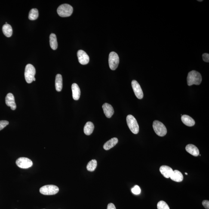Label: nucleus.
<instances>
[{
  "instance_id": "obj_15",
  "label": "nucleus",
  "mask_w": 209,
  "mask_h": 209,
  "mask_svg": "<svg viewBox=\"0 0 209 209\" xmlns=\"http://www.w3.org/2000/svg\"><path fill=\"white\" fill-rule=\"evenodd\" d=\"M186 149L188 153L195 157L198 156L199 155V150L195 145L189 144L187 145Z\"/></svg>"
},
{
  "instance_id": "obj_13",
  "label": "nucleus",
  "mask_w": 209,
  "mask_h": 209,
  "mask_svg": "<svg viewBox=\"0 0 209 209\" xmlns=\"http://www.w3.org/2000/svg\"><path fill=\"white\" fill-rule=\"evenodd\" d=\"M160 171L161 174L166 178L170 177L173 170L171 167L167 165H163L160 167Z\"/></svg>"
},
{
  "instance_id": "obj_28",
  "label": "nucleus",
  "mask_w": 209,
  "mask_h": 209,
  "mask_svg": "<svg viewBox=\"0 0 209 209\" xmlns=\"http://www.w3.org/2000/svg\"><path fill=\"white\" fill-rule=\"evenodd\" d=\"M202 57L203 60L204 62H207V63H209V54H207V53H204V54H203Z\"/></svg>"
},
{
  "instance_id": "obj_12",
  "label": "nucleus",
  "mask_w": 209,
  "mask_h": 209,
  "mask_svg": "<svg viewBox=\"0 0 209 209\" xmlns=\"http://www.w3.org/2000/svg\"><path fill=\"white\" fill-rule=\"evenodd\" d=\"M104 113L106 118H111L113 115L114 111L113 107L111 105L108 103H105L102 106Z\"/></svg>"
},
{
  "instance_id": "obj_1",
  "label": "nucleus",
  "mask_w": 209,
  "mask_h": 209,
  "mask_svg": "<svg viewBox=\"0 0 209 209\" xmlns=\"http://www.w3.org/2000/svg\"><path fill=\"white\" fill-rule=\"evenodd\" d=\"M202 80L201 74L196 71H191L188 74L187 83L188 86H191L193 84L199 85L201 84Z\"/></svg>"
},
{
  "instance_id": "obj_21",
  "label": "nucleus",
  "mask_w": 209,
  "mask_h": 209,
  "mask_svg": "<svg viewBox=\"0 0 209 209\" xmlns=\"http://www.w3.org/2000/svg\"><path fill=\"white\" fill-rule=\"evenodd\" d=\"M2 32L4 35L7 37H10L13 34V29L11 26L8 24H5L2 27Z\"/></svg>"
},
{
  "instance_id": "obj_6",
  "label": "nucleus",
  "mask_w": 209,
  "mask_h": 209,
  "mask_svg": "<svg viewBox=\"0 0 209 209\" xmlns=\"http://www.w3.org/2000/svg\"><path fill=\"white\" fill-rule=\"evenodd\" d=\"M59 189L57 186L53 185H45L40 189V192L41 194L45 195H56L58 192Z\"/></svg>"
},
{
  "instance_id": "obj_27",
  "label": "nucleus",
  "mask_w": 209,
  "mask_h": 209,
  "mask_svg": "<svg viewBox=\"0 0 209 209\" xmlns=\"http://www.w3.org/2000/svg\"><path fill=\"white\" fill-rule=\"evenodd\" d=\"M9 123L7 121H0V130H2L4 127L8 125Z\"/></svg>"
},
{
  "instance_id": "obj_10",
  "label": "nucleus",
  "mask_w": 209,
  "mask_h": 209,
  "mask_svg": "<svg viewBox=\"0 0 209 209\" xmlns=\"http://www.w3.org/2000/svg\"><path fill=\"white\" fill-rule=\"evenodd\" d=\"M78 61L82 65L88 64L90 61V58L88 54L83 50H78L77 52Z\"/></svg>"
},
{
  "instance_id": "obj_30",
  "label": "nucleus",
  "mask_w": 209,
  "mask_h": 209,
  "mask_svg": "<svg viewBox=\"0 0 209 209\" xmlns=\"http://www.w3.org/2000/svg\"><path fill=\"white\" fill-rule=\"evenodd\" d=\"M107 209H116V207H115L114 204L112 203H110L107 206Z\"/></svg>"
},
{
  "instance_id": "obj_23",
  "label": "nucleus",
  "mask_w": 209,
  "mask_h": 209,
  "mask_svg": "<svg viewBox=\"0 0 209 209\" xmlns=\"http://www.w3.org/2000/svg\"><path fill=\"white\" fill-rule=\"evenodd\" d=\"M39 15L37 9L36 8L32 9L29 11V18L31 20H35L38 18Z\"/></svg>"
},
{
  "instance_id": "obj_22",
  "label": "nucleus",
  "mask_w": 209,
  "mask_h": 209,
  "mask_svg": "<svg viewBox=\"0 0 209 209\" xmlns=\"http://www.w3.org/2000/svg\"><path fill=\"white\" fill-rule=\"evenodd\" d=\"M50 47L53 50L57 49L58 47V44L57 37L54 33L50 34Z\"/></svg>"
},
{
  "instance_id": "obj_33",
  "label": "nucleus",
  "mask_w": 209,
  "mask_h": 209,
  "mask_svg": "<svg viewBox=\"0 0 209 209\" xmlns=\"http://www.w3.org/2000/svg\"><path fill=\"white\" fill-rule=\"evenodd\" d=\"M185 174L187 175L188 174L187 173H185Z\"/></svg>"
},
{
  "instance_id": "obj_7",
  "label": "nucleus",
  "mask_w": 209,
  "mask_h": 209,
  "mask_svg": "<svg viewBox=\"0 0 209 209\" xmlns=\"http://www.w3.org/2000/svg\"><path fill=\"white\" fill-rule=\"evenodd\" d=\"M109 67L112 70H115L118 67L119 63V58L118 54L114 52H111L109 58Z\"/></svg>"
},
{
  "instance_id": "obj_9",
  "label": "nucleus",
  "mask_w": 209,
  "mask_h": 209,
  "mask_svg": "<svg viewBox=\"0 0 209 209\" xmlns=\"http://www.w3.org/2000/svg\"><path fill=\"white\" fill-rule=\"evenodd\" d=\"M132 87L135 95L137 99H141L143 97V93L141 87L136 80H133L131 83Z\"/></svg>"
},
{
  "instance_id": "obj_32",
  "label": "nucleus",
  "mask_w": 209,
  "mask_h": 209,
  "mask_svg": "<svg viewBox=\"0 0 209 209\" xmlns=\"http://www.w3.org/2000/svg\"><path fill=\"white\" fill-rule=\"evenodd\" d=\"M199 1V2H201V1H202V0H201V1H199H199Z\"/></svg>"
},
{
  "instance_id": "obj_20",
  "label": "nucleus",
  "mask_w": 209,
  "mask_h": 209,
  "mask_svg": "<svg viewBox=\"0 0 209 209\" xmlns=\"http://www.w3.org/2000/svg\"><path fill=\"white\" fill-rule=\"evenodd\" d=\"M94 129V125L91 122H88L86 124L84 128V134L90 135L93 133Z\"/></svg>"
},
{
  "instance_id": "obj_4",
  "label": "nucleus",
  "mask_w": 209,
  "mask_h": 209,
  "mask_svg": "<svg viewBox=\"0 0 209 209\" xmlns=\"http://www.w3.org/2000/svg\"><path fill=\"white\" fill-rule=\"evenodd\" d=\"M126 121L129 128L132 132L137 134L139 131V126L136 118L132 115H129L127 117Z\"/></svg>"
},
{
  "instance_id": "obj_3",
  "label": "nucleus",
  "mask_w": 209,
  "mask_h": 209,
  "mask_svg": "<svg viewBox=\"0 0 209 209\" xmlns=\"http://www.w3.org/2000/svg\"><path fill=\"white\" fill-rule=\"evenodd\" d=\"M36 74V69L35 67L31 64H28L25 67V77L28 83H31L33 81Z\"/></svg>"
},
{
  "instance_id": "obj_11",
  "label": "nucleus",
  "mask_w": 209,
  "mask_h": 209,
  "mask_svg": "<svg viewBox=\"0 0 209 209\" xmlns=\"http://www.w3.org/2000/svg\"><path fill=\"white\" fill-rule=\"evenodd\" d=\"M6 103L7 106H10L11 110H15L16 108V104L15 102L14 97L12 93H9L6 96Z\"/></svg>"
},
{
  "instance_id": "obj_18",
  "label": "nucleus",
  "mask_w": 209,
  "mask_h": 209,
  "mask_svg": "<svg viewBox=\"0 0 209 209\" xmlns=\"http://www.w3.org/2000/svg\"><path fill=\"white\" fill-rule=\"evenodd\" d=\"M118 139L117 138L114 137L110 139L103 145V149L106 150H109L118 143Z\"/></svg>"
},
{
  "instance_id": "obj_19",
  "label": "nucleus",
  "mask_w": 209,
  "mask_h": 209,
  "mask_svg": "<svg viewBox=\"0 0 209 209\" xmlns=\"http://www.w3.org/2000/svg\"><path fill=\"white\" fill-rule=\"evenodd\" d=\"M55 86L57 91L60 92L63 88V78L60 74L56 75L55 81Z\"/></svg>"
},
{
  "instance_id": "obj_5",
  "label": "nucleus",
  "mask_w": 209,
  "mask_h": 209,
  "mask_svg": "<svg viewBox=\"0 0 209 209\" xmlns=\"http://www.w3.org/2000/svg\"><path fill=\"white\" fill-rule=\"evenodd\" d=\"M153 130L156 134L161 137H163L167 134L166 127L162 122L159 121H155L153 124Z\"/></svg>"
},
{
  "instance_id": "obj_2",
  "label": "nucleus",
  "mask_w": 209,
  "mask_h": 209,
  "mask_svg": "<svg viewBox=\"0 0 209 209\" xmlns=\"http://www.w3.org/2000/svg\"><path fill=\"white\" fill-rule=\"evenodd\" d=\"M73 11L72 6L68 4H63L57 8V13L60 17H67L72 15Z\"/></svg>"
},
{
  "instance_id": "obj_14",
  "label": "nucleus",
  "mask_w": 209,
  "mask_h": 209,
  "mask_svg": "<svg viewBox=\"0 0 209 209\" xmlns=\"http://www.w3.org/2000/svg\"><path fill=\"white\" fill-rule=\"evenodd\" d=\"M72 97L74 100H78L80 97L81 91L79 86L76 83H73L72 85Z\"/></svg>"
},
{
  "instance_id": "obj_8",
  "label": "nucleus",
  "mask_w": 209,
  "mask_h": 209,
  "mask_svg": "<svg viewBox=\"0 0 209 209\" xmlns=\"http://www.w3.org/2000/svg\"><path fill=\"white\" fill-rule=\"evenodd\" d=\"M16 164L17 166L22 168H28L32 166L33 162L27 158L20 157L17 160Z\"/></svg>"
},
{
  "instance_id": "obj_17",
  "label": "nucleus",
  "mask_w": 209,
  "mask_h": 209,
  "mask_svg": "<svg viewBox=\"0 0 209 209\" xmlns=\"http://www.w3.org/2000/svg\"><path fill=\"white\" fill-rule=\"evenodd\" d=\"M182 122L188 126H193L195 124V122L193 118L189 115H184L181 117Z\"/></svg>"
},
{
  "instance_id": "obj_24",
  "label": "nucleus",
  "mask_w": 209,
  "mask_h": 209,
  "mask_svg": "<svg viewBox=\"0 0 209 209\" xmlns=\"http://www.w3.org/2000/svg\"><path fill=\"white\" fill-rule=\"evenodd\" d=\"M97 162L95 160H92L88 162L87 165V169L90 172H93L97 167Z\"/></svg>"
},
{
  "instance_id": "obj_16",
  "label": "nucleus",
  "mask_w": 209,
  "mask_h": 209,
  "mask_svg": "<svg viewBox=\"0 0 209 209\" xmlns=\"http://www.w3.org/2000/svg\"><path fill=\"white\" fill-rule=\"evenodd\" d=\"M170 178L172 180L176 182H182L184 179L182 173L178 170L173 171Z\"/></svg>"
},
{
  "instance_id": "obj_25",
  "label": "nucleus",
  "mask_w": 209,
  "mask_h": 209,
  "mask_svg": "<svg viewBox=\"0 0 209 209\" xmlns=\"http://www.w3.org/2000/svg\"><path fill=\"white\" fill-rule=\"evenodd\" d=\"M158 209H170L166 203L164 201H160L157 204Z\"/></svg>"
},
{
  "instance_id": "obj_29",
  "label": "nucleus",
  "mask_w": 209,
  "mask_h": 209,
  "mask_svg": "<svg viewBox=\"0 0 209 209\" xmlns=\"http://www.w3.org/2000/svg\"><path fill=\"white\" fill-rule=\"evenodd\" d=\"M202 204L206 209H209V201L208 200H204L203 201Z\"/></svg>"
},
{
  "instance_id": "obj_31",
  "label": "nucleus",
  "mask_w": 209,
  "mask_h": 209,
  "mask_svg": "<svg viewBox=\"0 0 209 209\" xmlns=\"http://www.w3.org/2000/svg\"><path fill=\"white\" fill-rule=\"evenodd\" d=\"M33 81H36V79H35V78H34L33 79Z\"/></svg>"
},
{
  "instance_id": "obj_26",
  "label": "nucleus",
  "mask_w": 209,
  "mask_h": 209,
  "mask_svg": "<svg viewBox=\"0 0 209 209\" xmlns=\"http://www.w3.org/2000/svg\"><path fill=\"white\" fill-rule=\"evenodd\" d=\"M131 191L133 193L136 195H139L141 191L140 187L137 185H136L134 188H133Z\"/></svg>"
}]
</instances>
